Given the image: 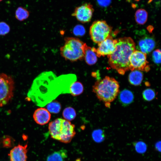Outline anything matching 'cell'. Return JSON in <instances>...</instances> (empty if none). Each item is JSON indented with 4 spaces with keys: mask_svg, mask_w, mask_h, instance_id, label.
I'll list each match as a JSON object with an SVG mask.
<instances>
[{
    "mask_svg": "<svg viewBox=\"0 0 161 161\" xmlns=\"http://www.w3.org/2000/svg\"><path fill=\"white\" fill-rule=\"evenodd\" d=\"M76 79L73 74L57 77L52 71L43 72L34 80L27 96L36 105L43 107L60 94L69 93L70 87Z\"/></svg>",
    "mask_w": 161,
    "mask_h": 161,
    "instance_id": "6da1fadb",
    "label": "cell"
},
{
    "mask_svg": "<svg viewBox=\"0 0 161 161\" xmlns=\"http://www.w3.org/2000/svg\"><path fill=\"white\" fill-rule=\"evenodd\" d=\"M135 50V43L131 37H124L117 39L114 51L108 56L109 66L120 74L124 75L129 70L130 57Z\"/></svg>",
    "mask_w": 161,
    "mask_h": 161,
    "instance_id": "7a4b0ae2",
    "label": "cell"
},
{
    "mask_svg": "<svg viewBox=\"0 0 161 161\" xmlns=\"http://www.w3.org/2000/svg\"><path fill=\"white\" fill-rule=\"evenodd\" d=\"M92 91L97 98L109 107L119 93V85L115 79L106 76L97 80L93 86Z\"/></svg>",
    "mask_w": 161,
    "mask_h": 161,
    "instance_id": "3957f363",
    "label": "cell"
},
{
    "mask_svg": "<svg viewBox=\"0 0 161 161\" xmlns=\"http://www.w3.org/2000/svg\"><path fill=\"white\" fill-rule=\"evenodd\" d=\"M75 127L70 121L58 118L49 123L48 129L52 138L67 143L70 142L75 134Z\"/></svg>",
    "mask_w": 161,
    "mask_h": 161,
    "instance_id": "277c9868",
    "label": "cell"
},
{
    "mask_svg": "<svg viewBox=\"0 0 161 161\" xmlns=\"http://www.w3.org/2000/svg\"><path fill=\"white\" fill-rule=\"evenodd\" d=\"M64 40V45L60 49L62 56L72 62L84 58L86 43L77 38L72 37H66Z\"/></svg>",
    "mask_w": 161,
    "mask_h": 161,
    "instance_id": "5b68a950",
    "label": "cell"
},
{
    "mask_svg": "<svg viewBox=\"0 0 161 161\" xmlns=\"http://www.w3.org/2000/svg\"><path fill=\"white\" fill-rule=\"evenodd\" d=\"M112 28L103 20L94 21L90 27V35L92 40L99 44L109 36Z\"/></svg>",
    "mask_w": 161,
    "mask_h": 161,
    "instance_id": "8992f818",
    "label": "cell"
},
{
    "mask_svg": "<svg viewBox=\"0 0 161 161\" xmlns=\"http://www.w3.org/2000/svg\"><path fill=\"white\" fill-rule=\"evenodd\" d=\"M14 86L11 76L0 73V107L7 104L13 97Z\"/></svg>",
    "mask_w": 161,
    "mask_h": 161,
    "instance_id": "52a82bcc",
    "label": "cell"
},
{
    "mask_svg": "<svg viewBox=\"0 0 161 161\" xmlns=\"http://www.w3.org/2000/svg\"><path fill=\"white\" fill-rule=\"evenodd\" d=\"M147 61L146 54L135 50L131 56L129 60V69L148 71L150 69Z\"/></svg>",
    "mask_w": 161,
    "mask_h": 161,
    "instance_id": "ba28073f",
    "label": "cell"
},
{
    "mask_svg": "<svg viewBox=\"0 0 161 161\" xmlns=\"http://www.w3.org/2000/svg\"><path fill=\"white\" fill-rule=\"evenodd\" d=\"M94 11L92 5L86 3L76 7L72 15L80 22L86 23L91 21Z\"/></svg>",
    "mask_w": 161,
    "mask_h": 161,
    "instance_id": "9c48e42d",
    "label": "cell"
},
{
    "mask_svg": "<svg viewBox=\"0 0 161 161\" xmlns=\"http://www.w3.org/2000/svg\"><path fill=\"white\" fill-rule=\"evenodd\" d=\"M117 42V39H114L110 35L98 44V47L96 49L97 57L108 56L112 54L115 49Z\"/></svg>",
    "mask_w": 161,
    "mask_h": 161,
    "instance_id": "30bf717a",
    "label": "cell"
},
{
    "mask_svg": "<svg viewBox=\"0 0 161 161\" xmlns=\"http://www.w3.org/2000/svg\"><path fill=\"white\" fill-rule=\"evenodd\" d=\"M27 144L24 145L18 144L14 147L8 154L10 161H27Z\"/></svg>",
    "mask_w": 161,
    "mask_h": 161,
    "instance_id": "8fae6325",
    "label": "cell"
},
{
    "mask_svg": "<svg viewBox=\"0 0 161 161\" xmlns=\"http://www.w3.org/2000/svg\"><path fill=\"white\" fill-rule=\"evenodd\" d=\"M155 45L154 38L147 36L142 38L138 42L137 50L146 54H148L153 50Z\"/></svg>",
    "mask_w": 161,
    "mask_h": 161,
    "instance_id": "7c38bea8",
    "label": "cell"
},
{
    "mask_svg": "<svg viewBox=\"0 0 161 161\" xmlns=\"http://www.w3.org/2000/svg\"><path fill=\"white\" fill-rule=\"evenodd\" d=\"M50 113L46 109L40 108L36 109L33 114L35 121L41 125H44L48 123L51 118Z\"/></svg>",
    "mask_w": 161,
    "mask_h": 161,
    "instance_id": "4fadbf2b",
    "label": "cell"
},
{
    "mask_svg": "<svg viewBox=\"0 0 161 161\" xmlns=\"http://www.w3.org/2000/svg\"><path fill=\"white\" fill-rule=\"evenodd\" d=\"M97 57L96 49L94 47H91L86 45L85 48L84 56L86 63L89 65L94 64L97 62Z\"/></svg>",
    "mask_w": 161,
    "mask_h": 161,
    "instance_id": "5bb4252c",
    "label": "cell"
},
{
    "mask_svg": "<svg viewBox=\"0 0 161 161\" xmlns=\"http://www.w3.org/2000/svg\"><path fill=\"white\" fill-rule=\"evenodd\" d=\"M118 98L121 104L124 106H126L133 102L134 99V96L131 91L126 89L122 91L119 93Z\"/></svg>",
    "mask_w": 161,
    "mask_h": 161,
    "instance_id": "9a60e30c",
    "label": "cell"
},
{
    "mask_svg": "<svg viewBox=\"0 0 161 161\" xmlns=\"http://www.w3.org/2000/svg\"><path fill=\"white\" fill-rule=\"evenodd\" d=\"M143 78V75L139 70H134L130 72L129 76V80L131 84L134 86L140 85Z\"/></svg>",
    "mask_w": 161,
    "mask_h": 161,
    "instance_id": "2e32d148",
    "label": "cell"
},
{
    "mask_svg": "<svg viewBox=\"0 0 161 161\" xmlns=\"http://www.w3.org/2000/svg\"><path fill=\"white\" fill-rule=\"evenodd\" d=\"M67 157V151L65 149H62L49 155L47 158V161H65Z\"/></svg>",
    "mask_w": 161,
    "mask_h": 161,
    "instance_id": "e0dca14e",
    "label": "cell"
},
{
    "mask_svg": "<svg viewBox=\"0 0 161 161\" xmlns=\"http://www.w3.org/2000/svg\"><path fill=\"white\" fill-rule=\"evenodd\" d=\"M148 16L147 12L145 10L143 9H138L135 13V21L138 24H143L146 22Z\"/></svg>",
    "mask_w": 161,
    "mask_h": 161,
    "instance_id": "ac0fdd59",
    "label": "cell"
},
{
    "mask_svg": "<svg viewBox=\"0 0 161 161\" xmlns=\"http://www.w3.org/2000/svg\"><path fill=\"white\" fill-rule=\"evenodd\" d=\"M83 87L81 83L76 81L73 82L69 89V93L74 96L81 94L83 92Z\"/></svg>",
    "mask_w": 161,
    "mask_h": 161,
    "instance_id": "d6986e66",
    "label": "cell"
},
{
    "mask_svg": "<svg viewBox=\"0 0 161 161\" xmlns=\"http://www.w3.org/2000/svg\"><path fill=\"white\" fill-rule=\"evenodd\" d=\"M15 140L9 135H4L0 140V145L2 148H9L13 147L14 145Z\"/></svg>",
    "mask_w": 161,
    "mask_h": 161,
    "instance_id": "ffe728a7",
    "label": "cell"
},
{
    "mask_svg": "<svg viewBox=\"0 0 161 161\" xmlns=\"http://www.w3.org/2000/svg\"><path fill=\"white\" fill-rule=\"evenodd\" d=\"M29 16V11L23 7H19L16 10L15 17L19 21H22L26 19Z\"/></svg>",
    "mask_w": 161,
    "mask_h": 161,
    "instance_id": "44dd1931",
    "label": "cell"
},
{
    "mask_svg": "<svg viewBox=\"0 0 161 161\" xmlns=\"http://www.w3.org/2000/svg\"><path fill=\"white\" fill-rule=\"evenodd\" d=\"M62 114L65 119L69 121L74 120L76 116L75 110L70 107L65 108L63 110Z\"/></svg>",
    "mask_w": 161,
    "mask_h": 161,
    "instance_id": "7402d4cb",
    "label": "cell"
},
{
    "mask_svg": "<svg viewBox=\"0 0 161 161\" xmlns=\"http://www.w3.org/2000/svg\"><path fill=\"white\" fill-rule=\"evenodd\" d=\"M47 109L52 113H58L61 109L60 103L57 101H52L47 105Z\"/></svg>",
    "mask_w": 161,
    "mask_h": 161,
    "instance_id": "603a6c76",
    "label": "cell"
},
{
    "mask_svg": "<svg viewBox=\"0 0 161 161\" xmlns=\"http://www.w3.org/2000/svg\"><path fill=\"white\" fill-rule=\"evenodd\" d=\"M155 95L154 90L150 88L145 89L142 93L143 99L147 101H150L153 100L155 97Z\"/></svg>",
    "mask_w": 161,
    "mask_h": 161,
    "instance_id": "cb8c5ba5",
    "label": "cell"
},
{
    "mask_svg": "<svg viewBox=\"0 0 161 161\" xmlns=\"http://www.w3.org/2000/svg\"><path fill=\"white\" fill-rule=\"evenodd\" d=\"M92 136L95 142H99L102 140L103 137V132L100 129L95 130L92 132Z\"/></svg>",
    "mask_w": 161,
    "mask_h": 161,
    "instance_id": "d4e9b609",
    "label": "cell"
},
{
    "mask_svg": "<svg viewBox=\"0 0 161 161\" xmlns=\"http://www.w3.org/2000/svg\"><path fill=\"white\" fill-rule=\"evenodd\" d=\"M10 30V27L7 23L3 21L0 22V35H7Z\"/></svg>",
    "mask_w": 161,
    "mask_h": 161,
    "instance_id": "484cf974",
    "label": "cell"
},
{
    "mask_svg": "<svg viewBox=\"0 0 161 161\" xmlns=\"http://www.w3.org/2000/svg\"><path fill=\"white\" fill-rule=\"evenodd\" d=\"M161 50L160 49L155 50L152 53V58L154 63L159 64L161 63Z\"/></svg>",
    "mask_w": 161,
    "mask_h": 161,
    "instance_id": "4316f807",
    "label": "cell"
},
{
    "mask_svg": "<svg viewBox=\"0 0 161 161\" xmlns=\"http://www.w3.org/2000/svg\"><path fill=\"white\" fill-rule=\"evenodd\" d=\"M85 32L84 27L80 25L76 26L73 30V33L77 36H82L84 34Z\"/></svg>",
    "mask_w": 161,
    "mask_h": 161,
    "instance_id": "83f0119b",
    "label": "cell"
},
{
    "mask_svg": "<svg viewBox=\"0 0 161 161\" xmlns=\"http://www.w3.org/2000/svg\"><path fill=\"white\" fill-rule=\"evenodd\" d=\"M135 144V148L137 152L140 153H143L146 150V146L143 142H139Z\"/></svg>",
    "mask_w": 161,
    "mask_h": 161,
    "instance_id": "f1b7e54d",
    "label": "cell"
},
{
    "mask_svg": "<svg viewBox=\"0 0 161 161\" xmlns=\"http://www.w3.org/2000/svg\"><path fill=\"white\" fill-rule=\"evenodd\" d=\"M100 5L102 6H106L109 5L111 0H97Z\"/></svg>",
    "mask_w": 161,
    "mask_h": 161,
    "instance_id": "f546056e",
    "label": "cell"
},
{
    "mask_svg": "<svg viewBox=\"0 0 161 161\" xmlns=\"http://www.w3.org/2000/svg\"><path fill=\"white\" fill-rule=\"evenodd\" d=\"M2 0H0V1H2Z\"/></svg>",
    "mask_w": 161,
    "mask_h": 161,
    "instance_id": "4dcf8cb0",
    "label": "cell"
},
{
    "mask_svg": "<svg viewBox=\"0 0 161 161\" xmlns=\"http://www.w3.org/2000/svg\"></svg>",
    "mask_w": 161,
    "mask_h": 161,
    "instance_id": "1f68e13d",
    "label": "cell"
}]
</instances>
